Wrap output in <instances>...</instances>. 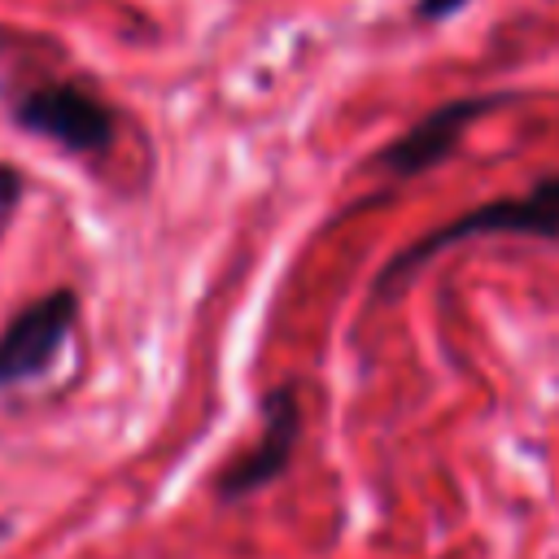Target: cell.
Returning <instances> with one entry per match:
<instances>
[{
    "instance_id": "obj_1",
    "label": "cell",
    "mask_w": 559,
    "mask_h": 559,
    "mask_svg": "<svg viewBox=\"0 0 559 559\" xmlns=\"http://www.w3.org/2000/svg\"><path fill=\"white\" fill-rule=\"evenodd\" d=\"M472 236H542V240H559V175L533 183L520 197H498L485 201L441 227H432L428 236L411 240L393 262H384V271L376 275V297L393 293L402 280H411L432 253H441L445 245H463Z\"/></svg>"
},
{
    "instance_id": "obj_2",
    "label": "cell",
    "mask_w": 559,
    "mask_h": 559,
    "mask_svg": "<svg viewBox=\"0 0 559 559\" xmlns=\"http://www.w3.org/2000/svg\"><path fill=\"white\" fill-rule=\"evenodd\" d=\"M13 122L31 135L61 144L66 153H79V157L109 153V144L118 135V114L92 87L70 83V79L26 87L13 100Z\"/></svg>"
},
{
    "instance_id": "obj_3",
    "label": "cell",
    "mask_w": 559,
    "mask_h": 559,
    "mask_svg": "<svg viewBox=\"0 0 559 559\" xmlns=\"http://www.w3.org/2000/svg\"><path fill=\"white\" fill-rule=\"evenodd\" d=\"M74 319H79L74 288H52L31 306H22L0 332V389H17L48 376Z\"/></svg>"
},
{
    "instance_id": "obj_4",
    "label": "cell",
    "mask_w": 559,
    "mask_h": 559,
    "mask_svg": "<svg viewBox=\"0 0 559 559\" xmlns=\"http://www.w3.org/2000/svg\"><path fill=\"white\" fill-rule=\"evenodd\" d=\"M297 437H301V402H297L293 384H280V389H271L262 397V437H258V445L245 450L240 459H231L218 472L214 498L218 502H236V498H249V493L275 485L293 463Z\"/></svg>"
},
{
    "instance_id": "obj_5",
    "label": "cell",
    "mask_w": 559,
    "mask_h": 559,
    "mask_svg": "<svg viewBox=\"0 0 559 559\" xmlns=\"http://www.w3.org/2000/svg\"><path fill=\"white\" fill-rule=\"evenodd\" d=\"M507 100H511V92H502V96H463V100H445V105H437L432 114H424L411 131H402L393 144H384V148L376 153V166H384V170L397 175V179L424 175V170H432L437 162L450 157L454 140H459L480 114H489V109H498V105H507Z\"/></svg>"
},
{
    "instance_id": "obj_6",
    "label": "cell",
    "mask_w": 559,
    "mask_h": 559,
    "mask_svg": "<svg viewBox=\"0 0 559 559\" xmlns=\"http://www.w3.org/2000/svg\"><path fill=\"white\" fill-rule=\"evenodd\" d=\"M17 197H22V175L13 166H0V223L9 218V210L17 205Z\"/></svg>"
},
{
    "instance_id": "obj_7",
    "label": "cell",
    "mask_w": 559,
    "mask_h": 559,
    "mask_svg": "<svg viewBox=\"0 0 559 559\" xmlns=\"http://www.w3.org/2000/svg\"><path fill=\"white\" fill-rule=\"evenodd\" d=\"M463 4H472V0H415V17L419 22H441V17L459 13Z\"/></svg>"
},
{
    "instance_id": "obj_8",
    "label": "cell",
    "mask_w": 559,
    "mask_h": 559,
    "mask_svg": "<svg viewBox=\"0 0 559 559\" xmlns=\"http://www.w3.org/2000/svg\"><path fill=\"white\" fill-rule=\"evenodd\" d=\"M0 533H4V528H0Z\"/></svg>"
}]
</instances>
